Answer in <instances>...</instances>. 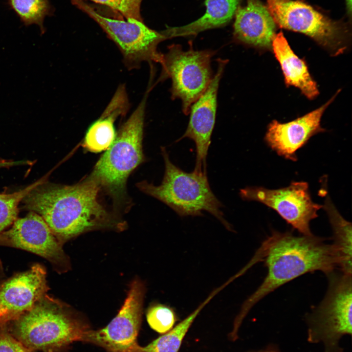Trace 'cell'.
<instances>
[{"label": "cell", "instance_id": "23", "mask_svg": "<svg viewBox=\"0 0 352 352\" xmlns=\"http://www.w3.org/2000/svg\"><path fill=\"white\" fill-rule=\"evenodd\" d=\"M45 177L19 191L0 194V234L11 226L17 219L20 202L33 189L45 182Z\"/></svg>", "mask_w": 352, "mask_h": 352}, {"label": "cell", "instance_id": "11", "mask_svg": "<svg viewBox=\"0 0 352 352\" xmlns=\"http://www.w3.org/2000/svg\"><path fill=\"white\" fill-rule=\"evenodd\" d=\"M242 198L260 202L272 208L294 228L303 235H313L310 229L311 220L317 217L323 207L314 202L308 184L293 182L286 187L268 189L262 187H247L240 190Z\"/></svg>", "mask_w": 352, "mask_h": 352}, {"label": "cell", "instance_id": "26", "mask_svg": "<svg viewBox=\"0 0 352 352\" xmlns=\"http://www.w3.org/2000/svg\"><path fill=\"white\" fill-rule=\"evenodd\" d=\"M0 352H30L21 342L9 333H0Z\"/></svg>", "mask_w": 352, "mask_h": 352}, {"label": "cell", "instance_id": "7", "mask_svg": "<svg viewBox=\"0 0 352 352\" xmlns=\"http://www.w3.org/2000/svg\"><path fill=\"white\" fill-rule=\"evenodd\" d=\"M190 44L186 50H183L180 44L168 46L167 52L163 54L162 71L158 79H171V98L181 100L182 110L185 115L189 114L191 106L213 78L211 59L216 53L212 50H195L192 43Z\"/></svg>", "mask_w": 352, "mask_h": 352}, {"label": "cell", "instance_id": "25", "mask_svg": "<svg viewBox=\"0 0 352 352\" xmlns=\"http://www.w3.org/2000/svg\"><path fill=\"white\" fill-rule=\"evenodd\" d=\"M95 2L106 5L121 13L127 19L133 18L142 21L140 10L133 6L127 0H90Z\"/></svg>", "mask_w": 352, "mask_h": 352}, {"label": "cell", "instance_id": "17", "mask_svg": "<svg viewBox=\"0 0 352 352\" xmlns=\"http://www.w3.org/2000/svg\"><path fill=\"white\" fill-rule=\"evenodd\" d=\"M129 103L123 85L119 86L100 117L94 122L87 131L82 145L92 153L107 150L116 136L114 123L120 116L125 115Z\"/></svg>", "mask_w": 352, "mask_h": 352}, {"label": "cell", "instance_id": "29", "mask_svg": "<svg viewBox=\"0 0 352 352\" xmlns=\"http://www.w3.org/2000/svg\"><path fill=\"white\" fill-rule=\"evenodd\" d=\"M131 4L140 9L142 0H127Z\"/></svg>", "mask_w": 352, "mask_h": 352}, {"label": "cell", "instance_id": "22", "mask_svg": "<svg viewBox=\"0 0 352 352\" xmlns=\"http://www.w3.org/2000/svg\"><path fill=\"white\" fill-rule=\"evenodd\" d=\"M8 1L25 25L36 24L40 27L41 34L44 33V20L52 13L48 0H8Z\"/></svg>", "mask_w": 352, "mask_h": 352}, {"label": "cell", "instance_id": "4", "mask_svg": "<svg viewBox=\"0 0 352 352\" xmlns=\"http://www.w3.org/2000/svg\"><path fill=\"white\" fill-rule=\"evenodd\" d=\"M161 152L165 165L161 184L156 186L144 180L137 184V187L167 205L180 217L201 216L205 211L231 230L221 210L223 205L210 188L207 173H187L171 162L165 147H161Z\"/></svg>", "mask_w": 352, "mask_h": 352}, {"label": "cell", "instance_id": "10", "mask_svg": "<svg viewBox=\"0 0 352 352\" xmlns=\"http://www.w3.org/2000/svg\"><path fill=\"white\" fill-rule=\"evenodd\" d=\"M146 287L136 278L117 315L105 328L88 330L83 341L97 345L108 352H140L137 337L141 325Z\"/></svg>", "mask_w": 352, "mask_h": 352}, {"label": "cell", "instance_id": "2", "mask_svg": "<svg viewBox=\"0 0 352 352\" xmlns=\"http://www.w3.org/2000/svg\"><path fill=\"white\" fill-rule=\"evenodd\" d=\"M101 187L90 175L72 185L45 184L22 199L24 207L39 215L62 245L82 233L95 230H122L125 223L100 203Z\"/></svg>", "mask_w": 352, "mask_h": 352}, {"label": "cell", "instance_id": "1", "mask_svg": "<svg viewBox=\"0 0 352 352\" xmlns=\"http://www.w3.org/2000/svg\"><path fill=\"white\" fill-rule=\"evenodd\" d=\"M324 241L313 235L297 236L289 232L272 231L244 267L247 270L258 262H263L267 273L262 284L243 303L234 320L233 334L238 333L251 308L277 288L307 273L318 270L328 274L339 269L340 259L337 248L333 243Z\"/></svg>", "mask_w": 352, "mask_h": 352}, {"label": "cell", "instance_id": "27", "mask_svg": "<svg viewBox=\"0 0 352 352\" xmlns=\"http://www.w3.org/2000/svg\"><path fill=\"white\" fill-rule=\"evenodd\" d=\"M27 161H0V168L3 167H9L10 166L20 165L27 164Z\"/></svg>", "mask_w": 352, "mask_h": 352}, {"label": "cell", "instance_id": "28", "mask_svg": "<svg viewBox=\"0 0 352 352\" xmlns=\"http://www.w3.org/2000/svg\"><path fill=\"white\" fill-rule=\"evenodd\" d=\"M256 352H280L279 350L274 346H269L266 349Z\"/></svg>", "mask_w": 352, "mask_h": 352}, {"label": "cell", "instance_id": "3", "mask_svg": "<svg viewBox=\"0 0 352 352\" xmlns=\"http://www.w3.org/2000/svg\"><path fill=\"white\" fill-rule=\"evenodd\" d=\"M8 324L12 325L14 337L30 352H52L83 341L88 330L73 316L66 304L47 293Z\"/></svg>", "mask_w": 352, "mask_h": 352}, {"label": "cell", "instance_id": "21", "mask_svg": "<svg viewBox=\"0 0 352 352\" xmlns=\"http://www.w3.org/2000/svg\"><path fill=\"white\" fill-rule=\"evenodd\" d=\"M214 290L195 310L175 327L145 347L140 352H178L182 342L195 319L220 290Z\"/></svg>", "mask_w": 352, "mask_h": 352}, {"label": "cell", "instance_id": "13", "mask_svg": "<svg viewBox=\"0 0 352 352\" xmlns=\"http://www.w3.org/2000/svg\"><path fill=\"white\" fill-rule=\"evenodd\" d=\"M45 267L36 263L24 272L0 282V327L30 309L49 287Z\"/></svg>", "mask_w": 352, "mask_h": 352}, {"label": "cell", "instance_id": "20", "mask_svg": "<svg viewBox=\"0 0 352 352\" xmlns=\"http://www.w3.org/2000/svg\"><path fill=\"white\" fill-rule=\"evenodd\" d=\"M323 207L332 228L333 244L337 249L341 261L339 269L344 273L352 274V223L343 218L329 197L326 198Z\"/></svg>", "mask_w": 352, "mask_h": 352}, {"label": "cell", "instance_id": "19", "mask_svg": "<svg viewBox=\"0 0 352 352\" xmlns=\"http://www.w3.org/2000/svg\"><path fill=\"white\" fill-rule=\"evenodd\" d=\"M240 0H205V14L195 22L181 27H169L162 31L166 39L196 35L206 30L222 26L235 14Z\"/></svg>", "mask_w": 352, "mask_h": 352}, {"label": "cell", "instance_id": "30", "mask_svg": "<svg viewBox=\"0 0 352 352\" xmlns=\"http://www.w3.org/2000/svg\"><path fill=\"white\" fill-rule=\"evenodd\" d=\"M347 7L349 13L351 14L352 12V0H346Z\"/></svg>", "mask_w": 352, "mask_h": 352}, {"label": "cell", "instance_id": "24", "mask_svg": "<svg viewBox=\"0 0 352 352\" xmlns=\"http://www.w3.org/2000/svg\"><path fill=\"white\" fill-rule=\"evenodd\" d=\"M147 321L150 327L160 333H165L173 328L177 316L170 306L156 303L151 305L146 313Z\"/></svg>", "mask_w": 352, "mask_h": 352}, {"label": "cell", "instance_id": "15", "mask_svg": "<svg viewBox=\"0 0 352 352\" xmlns=\"http://www.w3.org/2000/svg\"><path fill=\"white\" fill-rule=\"evenodd\" d=\"M336 96L319 108L292 121L282 123L272 121L268 126L265 136L268 145L279 155L290 160H296V151L312 136L325 131L321 126V117Z\"/></svg>", "mask_w": 352, "mask_h": 352}, {"label": "cell", "instance_id": "6", "mask_svg": "<svg viewBox=\"0 0 352 352\" xmlns=\"http://www.w3.org/2000/svg\"><path fill=\"white\" fill-rule=\"evenodd\" d=\"M327 275V292L306 317L308 341L322 342L324 352H344L339 341L344 335H352V274L333 271Z\"/></svg>", "mask_w": 352, "mask_h": 352}, {"label": "cell", "instance_id": "8", "mask_svg": "<svg viewBox=\"0 0 352 352\" xmlns=\"http://www.w3.org/2000/svg\"><path fill=\"white\" fill-rule=\"evenodd\" d=\"M71 1L94 20L114 42L129 69L137 68L144 61L161 64L163 54L157 50V46L167 39L162 32L150 28L143 21L133 18L124 21L105 17L84 1Z\"/></svg>", "mask_w": 352, "mask_h": 352}, {"label": "cell", "instance_id": "16", "mask_svg": "<svg viewBox=\"0 0 352 352\" xmlns=\"http://www.w3.org/2000/svg\"><path fill=\"white\" fill-rule=\"evenodd\" d=\"M233 36L236 41L250 46L267 48L275 36V22L260 0H247L235 13Z\"/></svg>", "mask_w": 352, "mask_h": 352}, {"label": "cell", "instance_id": "5", "mask_svg": "<svg viewBox=\"0 0 352 352\" xmlns=\"http://www.w3.org/2000/svg\"><path fill=\"white\" fill-rule=\"evenodd\" d=\"M147 95L121 126L90 174L116 202L126 198L127 179L145 160L142 141Z\"/></svg>", "mask_w": 352, "mask_h": 352}, {"label": "cell", "instance_id": "14", "mask_svg": "<svg viewBox=\"0 0 352 352\" xmlns=\"http://www.w3.org/2000/svg\"><path fill=\"white\" fill-rule=\"evenodd\" d=\"M217 63L215 75L205 90L191 106L187 127L177 140L188 138L194 142L196 158L193 171L198 173H207L206 159L215 124L218 91L228 60L219 58Z\"/></svg>", "mask_w": 352, "mask_h": 352}, {"label": "cell", "instance_id": "9", "mask_svg": "<svg viewBox=\"0 0 352 352\" xmlns=\"http://www.w3.org/2000/svg\"><path fill=\"white\" fill-rule=\"evenodd\" d=\"M266 1L275 23L281 27L309 36L333 55L344 51L346 32L339 23L300 1Z\"/></svg>", "mask_w": 352, "mask_h": 352}, {"label": "cell", "instance_id": "18", "mask_svg": "<svg viewBox=\"0 0 352 352\" xmlns=\"http://www.w3.org/2000/svg\"><path fill=\"white\" fill-rule=\"evenodd\" d=\"M287 86H294L309 99L319 93L316 82L311 77L305 62L299 58L281 32L275 35L271 44Z\"/></svg>", "mask_w": 352, "mask_h": 352}, {"label": "cell", "instance_id": "12", "mask_svg": "<svg viewBox=\"0 0 352 352\" xmlns=\"http://www.w3.org/2000/svg\"><path fill=\"white\" fill-rule=\"evenodd\" d=\"M0 246L21 249L45 259L54 270L63 273L70 269L68 257L44 219L30 211L17 219L8 230L0 234Z\"/></svg>", "mask_w": 352, "mask_h": 352}]
</instances>
